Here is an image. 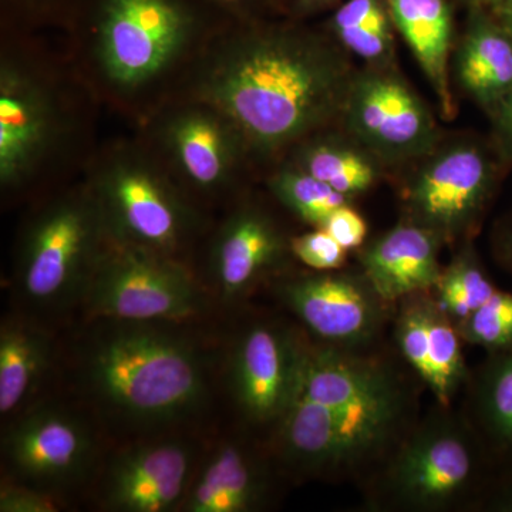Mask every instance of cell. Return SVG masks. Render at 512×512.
<instances>
[{"instance_id": "3957f363", "label": "cell", "mask_w": 512, "mask_h": 512, "mask_svg": "<svg viewBox=\"0 0 512 512\" xmlns=\"http://www.w3.org/2000/svg\"><path fill=\"white\" fill-rule=\"evenodd\" d=\"M419 419V394L340 404L296 394L276 426V447L293 473L362 484Z\"/></svg>"}, {"instance_id": "8fae6325", "label": "cell", "mask_w": 512, "mask_h": 512, "mask_svg": "<svg viewBox=\"0 0 512 512\" xmlns=\"http://www.w3.org/2000/svg\"><path fill=\"white\" fill-rule=\"evenodd\" d=\"M282 302L322 345L375 349L394 306L377 295L362 272L315 271L278 286Z\"/></svg>"}, {"instance_id": "d4e9b609", "label": "cell", "mask_w": 512, "mask_h": 512, "mask_svg": "<svg viewBox=\"0 0 512 512\" xmlns=\"http://www.w3.org/2000/svg\"><path fill=\"white\" fill-rule=\"evenodd\" d=\"M329 32L365 66H396L397 29L386 0H348L330 19Z\"/></svg>"}, {"instance_id": "d6986e66", "label": "cell", "mask_w": 512, "mask_h": 512, "mask_svg": "<svg viewBox=\"0 0 512 512\" xmlns=\"http://www.w3.org/2000/svg\"><path fill=\"white\" fill-rule=\"evenodd\" d=\"M165 143L178 171L201 190L227 183L247 148L231 121L202 101L168 121Z\"/></svg>"}, {"instance_id": "74e56055", "label": "cell", "mask_w": 512, "mask_h": 512, "mask_svg": "<svg viewBox=\"0 0 512 512\" xmlns=\"http://www.w3.org/2000/svg\"><path fill=\"white\" fill-rule=\"evenodd\" d=\"M212 2L218 3L222 8L234 10V12H242V10L248 8L254 0H212Z\"/></svg>"}, {"instance_id": "1f68e13d", "label": "cell", "mask_w": 512, "mask_h": 512, "mask_svg": "<svg viewBox=\"0 0 512 512\" xmlns=\"http://www.w3.org/2000/svg\"><path fill=\"white\" fill-rule=\"evenodd\" d=\"M60 510L52 495L32 485H3L0 491L2 512H56Z\"/></svg>"}, {"instance_id": "9a60e30c", "label": "cell", "mask_w": 512, "mask_h": 512, "mask_svg": "<svg viewBox=\"0 0 512 512\" xmlns=\"http://www.w3.org/2000/svg\"><path fill=\"white\" fill-rule=\"evenodd\" d=\"M49 93L18 67L0 73V181L22 184L45 156L55 133Z\"/></svg>"}, {"instance_id": "d6a6232c", "label": "cell", "mask_w": 512, "mask_h": 512, "mask_svg": "<svg viewBox=\"0 0 512 512\" xmlns=\"http://www.w3.org/2000/svg\"><path fill=\"white\" fill-rule=\"evenodd\" d=\"M487 113L501 153L512 160V93L498 101Z\"/></svg>"}, {"instance_id": "4316f807", "label": "cell", "mask_w": 512, "mask_h": 512, "mask_svg": "<svg viewBox=\"0 0 512 512\" xmlns=\"http://www.w3.org/2000/svg\"><path fill=\"white\" fill-rule=\"evenodd\" d=\"M497 289L481 264L476 248L466 241L450 264L443 266L439 281L431 292L458 325L484 305Z\"/></svg>"}, {"instance_id": "83f0119b", "label": "cell", "mask_w": 512, "mask_h": 512, "mask_svg": "<svg viewBox=\"0 0 512 512\" xmlns=\"http://www.w3.org/2000/svg\"><path fill=\"white\" fill-rule=\"evenodd\" d=\"M268 187L276 200L313 228H322L333 211L353 202L295 164L276 171Z\"/></svg>"}, {"instance_id": "7c38bea8", "label": "cell", "mask_w": 512, "mask_h": 512, "mask_svg": "<svg viewBox=\"0 0 512 512\" xmlns=\"http://www.w3.org/2000/svg\"><path fill=\"white\" fill-rule=\"evenodd\" d=\"M308 345L276 323H254L245 330L234 353L232 386L249 421L278 426L298 394Z\"/></svg>"}, {"instance_id": "6da1fadb", "label": "cell", "mask_w": 512, "mask_h": 512, "mask_svg": "<svg viewBox=\"0 0 512 512\" xmlns=\"http://www.w3.org/2000/svg\"><path fill=\"white\" fill-rule=\"evenodd\" d=\"M346 53L302 29L249 30L212 60L198 96L231 121L247 148L274 153L340 120L356 73Z\"/></svg>"}, {"instance_id": "7402d4cb", "label": "cell", "mask_w": 512, "mask_h": 512, "mask_svg": "<svg viewBox=\"0 0 512 512\" xmlns=\"http://www.w3.org/2000/svg\"><path fill=\"white\" fill-rule=\"evenodd\" d=\"M397 32L403 36L431 89L444 119L456 116L451 92V52L454 47L453 10L447 0H386Z\"/></svg>"}, {"instance_id": "ac0fdd59", "label": "cell", "mask_w": 512, "mask_h": 512, "mask_svg": "<svg viewBox=\"0 0 512 512\" xmlns=\"http://www.w3.org/2000/svg\"><path fill=\"white\" fill-rule=\"evenodd\" d=\"M289 242L275 222L255 207H244L228 218L212 251V271L222 298H244L266 275L284 262Z\"/></svg>"}, {"instance_id": "277c9868", "label": "cell", "mask_w": 512, "mask_h": 512, "mask_svg": "<svg viewBox=\"0 0 512 512\" xmlns=\"http://www.w3.org/2000/svg\"><path fill=\"white\" fill-rule=\"evenodd\" d=\"M120 323L87 355L84 370L101 402L137 423H168L197 410L207 384L194 349L143 323Z\"/></svg>"}, {"instance_id": "f1b7e54d", "label": "cell", "mask_w": 512, "mask_h": 512, "mask_svg": "<svg viewBox=\"0 0 512 512\" xmlns=\"http://www.w3.org/2000/svg\"><path fill=\"white\" fill-rule=\"evenodd\" d=\"M457 329L464 343L485 353L512 349V293L497 289L484 305L458 323Z\"/></svg>"}, {"instance_id": "52a82bcc", "label": "cell", "mask_w": 512, "mask_h": 512, "mask_svg": "<svg viewBox=\"0 0 512 512\" xmlns=\"http://www.w3.org/2000/svg\"><path fill=\"white\" fill-rule=\"evenodd\" d=\"M83 299L90 313L113 322H178L202 308L194 279L174 256L123 244L110 235Z\"/></svg>"}, {"instance_id": "7a4b0ae2", "label": "cell", "mask_w": 512, "mask_h": 512, "mask_svg": "<svg viewBox=\"0 0 512 512\" xmlns=\"http://www.w3.org/2000/svg\"><path fill=\"white\" fill-rule=\"evenodd\" d=\"M495 474L463 413L436 403L360 487L370 511L480 512Z\"/></svg>"}, {"instance_id": "44dd1931", "label": "cell", "mask_w": 512, "mask_h": 512, "mask_svg": "<svg viewBox=\"0 0 512 512\" xmlns=\"http://www.w3.org/2000/svg\"><path fill=\"white\" fill-rule=\"evenodd\" d=\"M468 6L454 74L460 89L488 111L512 93V37L487 9Z\"/></svg>"}, {"instance_id": "ab89813d", "label": "cell", "mask_w": 512, "mask_h": 512, "mask_svg": "<svg viewBox=\"0 0 512 512\" xmlns=\"http://www.w3.org/2000/svg\"><path fill=\"white\" fill-rule=\"evenodd\" d=\"M460 2H464V3H467V5H470L471 0H460Z\"/></svg>"}, {"instance_id": "4dcf8cb0", "label": "cell", "mask_w": 512, "mask_h": 512, "mask_svg": "<svg viewBox=\"0 0 512 512\" xmlns=\"http://www.w3.org/2000/svg\"><path fill=\"white\" fill-rule=\"evenodd\" d=\"M322 229L328 231L346 251L362 248L367 238V222L352 204L332 212Z\"/></svg>"}, {"instance_id": "9c48e42d", "label": "cell", "mask_w": 512, "mask_h": 512, "mask_svg": "<svg viewBox=\"0 0 512 512\" xmlns=\"http://www.w3.org/2000/svg\"><path fill=\"white\" fill-rule=\"evenodd\" d=\"M340 121L384 165L419 161L441 143L430 107L396 66L356 70Z\"/></svg>"}, {"instance_id": "ffe728a7", "label": "cell", "mask_w": 512, "mask_h": 512, "mask_svg": "<svg viewBox=\"0 0 512 512\" xmlns=\"http://www.w3.org/2000/svg\"><path fill=\"white\" fill-rule=\"evenodd\" d=\"M460 412L497 473L512 471V349L487 353L464 387Z\"/></svg>"}, {"instance_id": "30bf717a", "label": "cell", "mask_w": 512, "mask_h": 512, "mask_svg": "<svg viewBox=\"0 0 512 512\" xmlns=\"http://www.w3.org/2000/svg\"><path fill=\"white\" fill-rule=\"evenodd\" d=\"M194 19L180 0H103L97 20L101 67L117 86H143L183 52Z\"/></svg>"}, {"instance_id": "5b68a950", "label": "cell", "mask_w": 512, "mask_h": 512, "mask_svg": "<svg viewBox=\"0 0 512 512\" xmlns=\"http://www.w3.org/2000/svg\"><path fill=\"white\" fill-rule=\"evenodd\" d=\"M107 241L109 231L92 191L53 202L33 222L23 244V295L47 308L84 298Z\"/></svg>"}, {"instance_id": "4fadbf2b", "label": "cell", "mask_w": 512, "mask_h": 512, "mask_svg": "<svg viewBox=\"0 0 512 512\" xmlns=\"http://www.w3.org/2000/svg\"><path fill=\"white\" fill-rule=\"evenodd\" d=\"M392 323L394 346L404 365L433 394L434 402L453 406L471 373L456 323L431 291L397 303Z\"/></svg>"}, {"instance_id": "2e32d148", "label": "cell", "mask_w": 512, "mask_h": 512, "mask_svg": "<svg viewBox=\"0 0 512 512\" xmlns=\"http://www.w3.org/2000/svg\"><path fill=\"white\" fill-rule=\"evenodd\" d=\"M443 239L430 229L403 220L359 248L360 272L389 305L414 293L433 291L443 266Z\"/></svg>"}, {"instance_id": "836d02e7", "label": "cell", "mask_w": 512, "mask_h": 512, "mask_svg": "<svg viewBox=\"0 0 512 512\" xmlns=\"http://www.w3.org/2000/svg\"><path fill=\"white\" fill-rule=\"evenodd\" d=\"M480 512H512V471L495 474Z\"/></svg>"}, {"instance_id": "f35d334b", "label": "cell", "mask_w": 512, "mask_h": 512, "mask_svg": "<svg viewBox=\"0 0 512 512\" xmlns=\"http://www.w3.org/2000/svg\"><path fill=\"white\" fill-rule=\"evenodd\" d=\"M470 5H478L485 9L501 8L512 5V0H471Z\"/></svg>"}, {"instance_id": "603a6c76", "label": "cell", "mask_w": 512, "mask_h": 512, "mask_svg": "<svg viewBox=\"0 0 512 512\" xmlns=\"http://www.w3.org/2000/svg\"><path fill=\"white\" fill-rule=\"evenodd\" d=\"M269 485V470L261 457L239 444H224L202 470L185 511L259 510L268 498Z\"/></svg>"}, {"instance_id": "8d00e7d4", "label": "cell", "mask_w": 512, "mask_h": 512, "mask_svg": "<svg viewBox=\"0 0 512 512\" xmlns=\"http://www.w3.org/2000/svg\"><path fill=\"white\" fill-rule=\"evenodd\" d=\"M487 10L494 16V19L500 23L501 28L512 37V5Z\"/></svg>"}, {"instance_id": "e575fe53", "label": "cell", "mask_w": 512, "mask_h": 512, "mask_svg": "<svg viewBox=\"0 0 512 512\" xmlns=\"http://www.w3.org/2000/svg\"><path fill=\"white\" fill-rule=\"evenodd\" d=\"M493 249L495 259L512 274V215L495 227Z\"/></svg>"}, {"instance_id": "e0dca14e", "label": "cell", "mask_w": 512, "mask_h": 512, "mask_svg": "<svg viewBox=\"0 0 512 512\" xmlns=\"http://www.w3.org/2000/svg\"><path fill=\"white\" fill-rule=\"evenodd\" d=\"M192 466L183 443L147 444L121 454L104 485V500L121 512H164L180 503Z\"/></svg>"}, {"instance_id": "5bb4252c", "label": "cell", "mask_w": 512, "mask_h": 512, "mask_svg": "<svg viewBox=\"0 0 512 512\" xmlns=\"http://www.w3.org/2000/svg\"><path fill=\"white\" fill-rule=\"evenodd\" d=\"M86 427L69 413L39 409L9 431L5 454L16 476L45 488L80 476L92 457Z\"/></svg>"}, {"instance_id": "8992f818", "label": "cell", "mask_w": 512, "mask_h": 512, "mask_svg": "<svg viewBox=\"0 0 512 512\" xmlns=\"http://www.w3.org/2000/svg\"><path fill=\"white\" fill-rule=\"evenodd\" d=\"M404 185V220L430 229L444 244L470 241L497 190L493 154L474 138L440 143Z\"/></svg>"}, {"instance_id": "ba28073f", "label": "cell", "mask_w": 512, "mask_h": 512, "mask_svg": "<svg viewBox=\"0 0 512 512\" xmlns=\"http://www.w3.org/2000/svg\"><path fill=\"white\" fill-rule=\"evenodd\" d=\"M92 192L110 237L123 244L173 256L194 225L174 185L134 154H121L104 165Z\"/></svg>"}, {"instance_id": "cb8c5ba5", "label": "cell", "mask_w": 512, "mask_h": 512, "mask_svg": "<svg viewBox=\"0 0 512 512\" xmlns=\"http://www.w3.org/2000/svg\"><path fill=\"white\" fill-rule=\"evenodd\" d=\"M293 164L353 198L372 190L384 174V165L355 138L345 134H313L298 146Z\"/></svg>"}, {"instance_id": "60d3db41", "label": "cell", "mask_w": 512, "mask_h": 512, "mask_svg": "<svg viewBox=\"0 0 512 512\" xmlns=\"http://www.w3.org/2000/svg\"><path fill=\"white\" fill-rule=\"evenodd\" d=\"M289 2H292V0H289Z\"/></svg>"}, {"instance_id": "f546056e", "label": "cell", "mask_w": 512, "mask_h": 512, "mask_svg": "<svg viewBox=\"0 0 512 512\" xmlns=\"http://www.w3.org/2000/svg\"><path fill=\"white\" fill-rule=\"evenodd\" d=\"M289 247L303 265L319 272L342 269L349 252L322 228L292 238Z\"/></svg>"}, {"instance_id": "d590c367", "label": "cell", "mask_w": 512, "mask_h": 512, "mask_svg": "<svg viewBox=\"0 0 512 512\" xmlns=\"http://www.w3.org/2000/svg\"><path fill=\"white\" fill-rule=\"evenodd\" d=\"M339 0H292V10L299 16L313 15L332 8Z\"/></svg>"}, {"instance_id": "484cf974", "label": "cell", "mask_w": 512, "mask_h": 512, "mask_svg": "<svg viewBox=\"0 0 512 512\" xmlns=\"http://www.w3.org/2000/svg\"><path fill=\"white\" fill-rule=\"evenodd\" d=\"M50 360L49 339L23 323H5L0 332V412L22 406L42 382Z\"/></svg>"}]
</instances>
